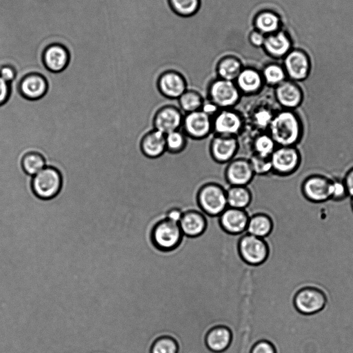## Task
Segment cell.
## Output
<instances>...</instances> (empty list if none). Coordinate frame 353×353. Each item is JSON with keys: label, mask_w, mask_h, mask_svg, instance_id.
<instances>
[{"label": "cell", "mask_w": 353, "mask_h": 353, "mask_svg": "<svg viewBox=\"0 0 353 353\" xmlns=\"http://www.w3.org/2000/svg\"><path fill=\"white\" fill-rule=\"evenodd\" d=\"M272 228L270 216L263 212H257L249 218L246 231L248 234L262 239L270 233Z\"/></svg>", "instance_id": "obj_27"}, {"label": "cell", "mask_w": 353, "mask_h": 353, "mask_svg": "<svg viewBox=\"0 0 353 353\" xmlns=\"http://www.w3.org/2000/svg\"><path fill=\"white\" fill-rule=\"evenodd\" d=\"M350 206H351V210L353 212V197L351 198Z\"/></svg>", "instance_id": "obj_46"}, {"label": "cell", "mask_w": 353, "mask_h": 353, "mask_svg": "<svg viewBox=\"0 0 353 353\" xmlns=\"http://www.w3.org/2000/svg\"><path fill=\"white\" fill-rule=\"evenodd\" d=\"M183 117L179 106L172 104L161 105L152 114V128L167 134L181 129Z\"/></svg>", "instance_id": "obj_9"}, {"label": "cell", "mask_w": 353, "mask_h": 353, "mask_svg": "<svg viewBox=\"0 0 353 353\" xmlns=\"http://www.w3.org/2000/svg\"><path fill=\"white\" fill-rule=\"evenodd\" d=\"M243 67L241 63L234 57H229L222 59L216 68L217 77L234 81Z\"/></svg>", "instance_id": "obj_31"}, {"label": "cell", "mask_w": 353, "mask_h": 353, "mask_svg": "<svg viewBox=\"0 0 353 353\" xmlns=\"http://www.w3.org/2000/svg\"><path fill=\"white\" fill-rule=\"evenodd\" d=\"M179 225L183 234L196 236L203 233L205 228V216L196 207L189 208L183 210Z\"/></svg>", "instance_id": "obj_21"}, {"label": "cell", "mask_w": 353, "mask_h": 353, "mask_svg": "<svg viewBox=\"0 0 353 353\" xmlns=\"http://www.w3.org/2000/svg\"><path fill=\"white\" fill-rule=\"evenodd\" d=\"M19 90L21 95L30 100L42 97L48 90L46 79L39 74H30L20 81Z\"/></svg>", "instance_id": "obj_22"}, {"label": "cell", "mask_w": 353, "mask_h": 353, "mask_svg": "<svg viewBox=\"0 0 353 353\" xmlns=\"http://www.w3.org/2000/svg\"><path fill=\"white\" fill-rule=\"evenodd\" d=\"M178 345L176 341L168 336L157 339L152 344L150 353H177Z\"/></svg>", "instance_id": "obj_37"}, {"label": "cell", "mask_w": 353, "mask_h": 353, "mask_svg": "<svg viewBox=\"0 0 353 353\" xmlns=\"http://www.w3.org/2000/svg\"><path fill=\"white\" fill-rule=\"evenodd\" d=\"M231 342V333L225 327L219 326L210 330L207 334L205 343L212 352H221L225 350Z\"/></svg>", "instance_id": "obj_26"}, {"label": "cell", "mask_w": 353, "mask_h": 353, "mask_svg": "<svg viewBox=\"0 0 353 353\" xmlns=\"http://www.w3.org/2000/svg\"><path fill=\"white\" fill-rule=\"evenodd\" d=\"M293 303L296 310L305 316L321 312L327 304L325 294L321 289L306 286L300 288L294 294Z\"/></svg>", "instance_id": "obj_7"}, {"label": "cell", "mask_w": 353, "mask_h": 353, "mask_svg": "<svg viewBox=\"0 0 353 353\" xmlns=\"http://www.w3.org/2000/svg\"><path fill=\"white\" fill-rule=\"evenodd\" d=\"M291 46L288 35L283 31L265 35L263 48L272 57L281 59L289 51Z\"/></svg>", "instance_id": "obj_24"}, {"label": "cell", "mask_w": 353, "mask_h": 353, "mask_svg": "<svg viewBox=\"0 0 353 353\" xmlns=\"http://www.w3.org/2000/svg\"><path fill=\"white\" fill-rule=\"evenodd\" d=\"M228 206L247 210L253 203L254 196L248 185H230L226 188Z\"/></svg>", "instance_id": "obj_23"}, {"label": "cell", "mask_w": 353, "mask_h": 353, "mask_svg": "<svg viewBox=\"0 0 353 353\" xmlns=\"http://www.w3.org/2000/svg\"><path fill=\"white\" fill-rule=\"evenodd\" d=\"M250 353H276V350L270 342L263 340L254 344Z\"/></svg>", "instance_id": "obj_39"}, {"label": "cell", "mask_w": 353, "mask_h": 353, "mask_svg": "<svg viewBox=\"0 0 353 353\" xmlns=\"http://www.w3.org/2000/svg\"><path fill=\"white\" fill-rule=\"evenodd\" d=\"M210 216L220 215L228 207L226 188L214 181L202 184L195 195V206Z\"/></svg>", "instance_id": "obj_2"}, {"label": "cell", "mask_w": 353, "mask_h": 353, "mask_svg": "<svg viewBox=\"0 0 353 353\" xmlns=\"http://www.w3.org/2000/svg\"><path fill=\"white\" fill-rule=\"evenodd\" d=\"M281 19L272 11H263L255 19L254 26L256 30L265 35L275 33L281 27Z\"/></svg>", "instance_id": "obj_29"}, {"label": "cell", "mask_w": 353, "mask_h": 353, "mask_svg": "<svg viewBox=\"0 0 353 353\" xmlns=\"http://www.w3.org/2000/svg\"><path fill=\"white\" fill-rule=\"evenodd\" d=\"M267 132L277 146H296L303 134L302 119L295 110H278Z\"/></svg>", "instance_id": "obj_1"}, {"label": "cell", "mask_w": 353, "mask_h": 353, "mask_svg": "<svg viewBox=\"0 0 353 353\" xmlns=\"http://www.w3.org/2000/svg\"><path fill=\"white\" fill-rule=\"evenodd\" d=\"M223 229L230 234H239L246 230L249 216L245 210L227 207L219 215Z\"/></svg>", "instance_id": "obj_20"}, {"label": "cell", "mask_w": 353, "mask_h": 353, "mask_svg": "<svg viewBox=\"0 0 353 353\" xmlns=\"http://www.w3.org/2000/svg\"><path fill=\"white\" fill-rule=\"evenodd\" d=\"M225 165L223 176L228 186L248 185L255 176L247 157H235Z\"/></svg>", "instance_id": "obj_15"}, {"label": "cell", "mask_w": 353, "mask_h": 353, "mask_svg": "<svg viewBox=\"0 0 353 353\" xmlns=\"http://www.w3.org/2000/svg\"><path fill=\"white\" fill-rule=\"evenodd\" d=\"M205 98L199 90L189 88L178 99V106L183 113L201 110Z\"/></svg>", "instance_id": "obj_28"}, {"label": "cell", "mask_w": 353, "mask_h": 353, "mask_svg": "<svg viewBox=\"0 0 353 353\" xmlns=\"http://www.w3.org/2000/svg\"><path fill=\"white\" fill-rule=\"evenodd\" d=\"M155 88L162 97L177 100L189 88V84L180 73L167 71L157 79Z\"/></svg>", "instance_id": "obj_14"}, {"label": "cell", "mask_w": 353, "mask_h": 353, "mask_svg": "<svg viewBox=\"0 0 353 353\" xmlns=\"http://www.w3.org/2000/svg\"><path fill=\"white\" fill-rule=\"evenodd\" d=\"M348 196L353 197V166L345 174L343 178Z\"/></svg>", "instance_id": "obj_42"}, {"label": "cell", "mask_w": 353, "mask_h": 353, "mask_svg": "<svg viewBox=\"0 0 353 353\" xmlns=\"http://www.w3.org/2000/svg\"><path fill=\"white\" fill-rule=\"evenodd\" d=\"M212 134L238 137L243 132L242 112L235 108L220 109L212 117Z\"/></svg>", "instance_id": "obj_6"}, {"label": "cell", "mask_w": 353, "mask_h": 353, "mask_svg": "<svg viewBox=\"0 0 353 353\" xmlns=\"http://www.w3.org/2000/svg\"><path fill=\"white\" fill-rule=\"evenodd\" d=\"M241 147L238 137L212 134L210 141L209 154L215 163L227 164L236 157Z\"/></svg>", "instance_id": "obj_8"}, {"label": "cell", "mask_w": 353, "mask_h": 353, "mask_svg": "<svg viewBox=\"0 0 353 353\" xmlns=\"http://www.w3.org/2000/svg\"><path fill=\"white\" fill-rule=\"evenodd\" d=\"M0 77L6 81L10 83L15 79L16 72L12 67L6 65L0 69Z\"/></svg>", "instance_id": "obj_43"}, {"label": "cell", "mask_w": 353, "mask_h": 353, "mask_svg": "<svg viewBox=\"0 0 353 353\" xmlns=\"http://www.w3.org/2000/svg\"><path fill=\"white\" fill-rule=\"evenodd\" d=\"M262 77L266 87L274 88L287 79L283 66L279 63L267 65L261 71Z\"/></svg>", "instance_id": "obj_32"}, {"label": "cell", "mask_w": 353, "mask_h": 353, "mask_svg": "<svg viewBox=\"0 0 353 353\" xmlns=\"http://www.w3.org/2000/svg\"><path fill=\"white\" fill-rule=\"evenodd\" d=\"M68 60L67 50L60 45L54 44L49 46L43 54L46 67L54 72L62 71L68 65Z\"/></svg>", "instance_id": "obj_25"}, {"label": "cell", "mask_w": 353, "mask_h": 353, "mask_svg": "<svg viewBox=\"0 0 353 353\" xmlns=\"http://www.w3.org/2000/svg\"><path fill=\"white\" fill-rule=\"evenodd\" d=\"M284 70L290 80L305 79L310 72V61L306 54L300 50L290 52L284 59Z\"/></svg>", "instance_id": "obj_19"}, {"label": "cell", "mask_w": 353, "mask_h": 353, "mask_svg": "<svg viewBox=\"0 0 353 353\" xmlns=\"http://www.w3.org/2000/svg\"><path fill=\"white\" fill-rule=\"evenodd\" d=\"M234 83L243 97H256L266 87L261 72L252 68H243Z\"/></svg>", "instance_id": "obj_18"}, {"label": "cell", "mask_w": 353, "mask_h": 353, "mask_svg": "<svg viewBox=\"0 0 353 353\" xmlns=\"http://www.w3.org/2000/svg\"><path fill=\"white\" fill-rule=\"evenodd\" d=\"M21 164L23 171L31 176H34L46 167L43 157L36 152H29L23 154Z\"/></svg>", "instance_id": "obj_34"}, {"label": "cell", "mask_w": 353, "mask_h": 353, "mask_svg": "<svg viewBox=\"0 0 353 353\" xmlns=\"http://www.w3.org/2000/svg\"><path fill=\"white\" fill-rule=\"evenodd\" d=\"M272 174L288 176L300 167L301 155L296 146H277L270 157Z\"/></svg>", "instance_id": "obj_4"}, {"label": "cell", "mask_w": 353, "mask_h": 353, "mask_svg": "<svg viewBox=\"0 0 353 353\" xmlns=\"http://www.w3.org/2000/svg\"><path fill=\"white\" fill-rule=\"evenodd\" d=\"M277 147L267 132L256 134L252 139V154L269 158Z\"/></svg>", "instance_id": "obj_30"}, {"label": "cell", "mask_w": 353, "mask_h": 353, "mask_svg": "<svg viewBox=\"0 0 353 353\" xmlns=\"http://www.w3.org/2000/svg\"><path fill=\"white\" fill-rule=\"evenodd\" d=\"M182 130L189 139L201 141L212 134V119L201 110L185 114Z\"/></svg>", "instance_id": "obj_10"}, {"label": "cell", "mask_w": 353, "mask_h": 353, "mask_svg": "<svg viewBox=\"0 0 353 353\" xmlns=\"http://www.w3.org/2000/svg\"><path fill=\"white\" fill-rule=\"evenodd\" d=\"M272 89L274 99L281 109L295 110L303 101V91L294 81L286 79Z\"/></svg>", "instance_id": "obj_13"}, {"label": "cell", "mask_w": 353, "mask_h": 353, "mask_svg": "<svg viewBox=\"0 0 353 353\" xmlns=\"http://www.w3.org/2000/svg\"><path fill=\"white\" fill-rule=\"evenodd\" d=\"M170 3L179 14L190 16L197 11L199 0H170Z\"/></svg>", "instance_id": "obj_35"}, {"label": "cell", "mask_w": 353, "mask_h": 353, "mask_svg": "<svg viewBox=\"0 0 353 353\" xmlns=\"http://www.w3.org/2000/svg\"><path fill=\"white\" fill-rule=\"evenodd\" d=\"M10 93V85L0 77V106L8 99Z\"/></svg>", "instance_id": "obj_41"}, {"label": "cell", "mask_w": 353, "mask_h": 353, "mask_svg": "<svg viewBox=\"0 0 353 353\" xmlns=\"http://www.w3.org/2000/svg\"><path fill=\"white\" fill-rule=\"evenodd\" d=\"M62 178L55 168L46 166L32 177L31 186L34 194L44 200L57 196L61 188Z\"/></svg>", "instance_id": "obj_5"}, {"label": "cell", "mask_w": 353, "mask_h": 353, "mask_svg": "<svg viewBox=\"0 0 353 353\" xmlns=\"http://www.w3.org/2000/svg\"><path fill=\"white\" fill-rule=\"evenodd\" d=\"M220 109L216 107L214 103L209 101L205 99V102L202 106L201 110L210 115L213 117Z\"/></svg>", "instance_id": "obj_45"}, {"label": "cell", "mask_w": 353, "mask_h": 353, "mask_svg": "<svg viewBox=\"0 0 353 353\" xmlns=\"http://www.w3.org/2000/svg\"><path fill=\"white\" fill-rule=\"evenodd\" d=\"M248 159L255 176H265L272 173L270 157L265 158L251 154Z\"/></svg>", "instance_id": "obj_36"}, {"label": "cell", "mask_w": 353, "mask_h": 353, "mask_svg": "<svg viewBox=\"0 0 353 353\" xmlns=\"http://www.w3.org/2000/svg\"><path fill=\"white\" fill-rule=\"evenodd\" d=\"M265 39V35L256 30L250 35V41L255 47H263Z\"/></svg>", "instance_id": "obj_44"}, {"label": "cell", "mask_w": 353, "mask_h": 353, "mask_svg": "<svg viewBox=\"0 0 353 353\" xmlns=\"http://www.w3.org/2000/svg\"><path fill=\"white\" fill-rule=\"evenodd\" d=\"M239 250L241 258L252 265L261 263L268 254V246L263 240L248 233L240 239Z\"/></svg>", "instance_id": "obj_16"}, {"label": "cell", "mask_w": 353, "mask_h": 353, "mask_svg": "<svg viewBox=\"0 0 353 353\" xmlns=\"http://www.w3.org/2000/svg\"><path fill=\"white\" fill-rule=\"evenodd\" d=\"M183 214V209L179 205H171L166 210L165 212V219L172 222L179 223L181 219Z\"/></svg>", "instance_id": "obj_40"}, {"label": "cell", "mask_w": 353, "mask_h": 353, "mask_svg": "<svg viewBox=\"0 0 353 353\" xmlns=\"http://www.w3.org/2000/svg\"><path fill=\"white\" fill-rule=\"evenodd\" d=\"M182 234L179 223L165 218L154 225L152 230V240L159 249L169 250L179 243Z\"/></svg>", "instance_id": "obj_11"}, {"label": "cell", "mask_w": 353, "mask_h": 353, "mask_svg": "<svg viewBox=\"0 0 353 353\" xmlns=\"http://www.w3.org/2000/svg\"><path fill=\"white\" fill-rule=\"evenodd\" d=\"M331 178L320 174H312L302 182L301 192L305 199L318 204L330 200Z\"/></svg>", "instance_id": "obj_12"}, {"label": "cell", "mask_w": 353, "mask_h": 353, "mask_svg": "<svg viewBox=\"0 0 353 353\" xmlns=\"http://www.w3.org/2000/svg\"><path fill=\"white\" fill-rule=\"evenodd\" d=\"M348 196L343 179L331 178L330 200L341 201Z\"/></svg>", "instance_id": "obj_38"}, {"label": "cell", "mask_w": 353, "mask_h": 353, "mask_svg": "<svg viewBox=\"0 0 353 353\" xmlns=\"http://www.w3.org/2000/svg\"><path fill=\"white\" fill-rule=\"evenodd\" d=\"M205 99L219 109L235 108L243 97L234 81L215 78L205 85Z\"/></svg>", "instance_id": "obj_3"}, {"label": "cell", "mask_w": 353, "mask_h": 353, "mask_svg": "<svg viewBox=\"0 0 353 353\" xmlns=\"http://www.w3.org/2000/svg\"><path fill=\"white\" fill-rule=\"evenodd\" d=\"M139 149L147 159H157L166 152L165 134L152 128L148 129L140 138Z\"/></svg>", "instance_id": "obj_17"}, {"label": "cell", "mask_w": 353, "mask_h": 353, "mask_svg": "<svg viewBox=\"0 0 353 353\" xmlns=\"http://www.w3.org/2000/svg\"><path fill=\"white\" fill-rule=\"evenodd\" d=\"M188 139L182 129L165 134L166 152L171 154H181L187 148Z\"/></svg>", "instance_id": "obj_33"}]
</instances>
